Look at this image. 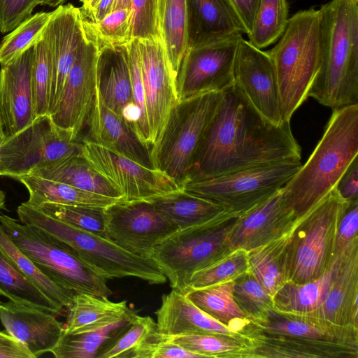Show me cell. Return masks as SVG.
<instances>
[{
	"mask_svg": "<svg viewBox=\"0 0 358 358\" xmlns=\"http://www.w3.org/2000/svg\"><path fill=\"white\" fill-rule=\"evenodd\" d=\"M301 155L289 122L275 124L265 118L234 84L222 92L186 182Z\"/></svg>",
	"mask_w": 358,
	"mask_h": 358,
	"instance_id": "1",
	"label": "cell"
},
{
	"mask_svg": "<svg viewBox=\"0 0 358 358\" xmlns=\"http://www.w3.org/2000/svg\"><path fill=\"white\" fill-rule=\"evenodd\" d=\"M320 68L308 93L332 110L358 103V0L322 5Z\"/></svg>",
	"mask_w": 358,
	"mask_h": 358,
	"instance_id": "2",
	"label": "cell"
},
{
	"mask_svg": "<svg viewBox=\"0 0 358 358\" xmlns=\"http://www.w3.org/2000/svg\"><path fill=\"white\" fill-rule=\"evenodd\" d=\"M357 155L358 103L333 110L310 157L282 187L299 220L335 187Z\"/></svg>",
	"mask_w": 358,
	"mask_h": 358,
	"instance_id": "3",
	"label": "cell"
},
{
	"mask_svg": "<svg viewBox=\"0 0 358 358\" xmlns=\"http://www.w3.org/2000/svg\"><path fill=\"white\" fill-rule=\"evenodd\" d=\"M322 36L320 9L299 10L289 18L276 45L269 51L277 78L283 122L308 97L320 68Z\"/></svg>",
	"mask_w": 358,
	"mask_h": 358,
	"instance_id": "4",
	"label": "cell"
},
{
	"mask_svg": "<svg viewBox=\"0 0 358 358\" xmlns=\"http://www.w3.org/2000/svg\"><path fill=\"white\" fill-rule=\"evenodd\" d=\"M17 214L21 223L46 231L106 280L131 277L151 285L167 281L152 259L134 255L105 237L71 226L26 202L17 207Z\"/></svg>",
	"mask_w": 358,
	"mask_h": 358,
	"instance_id": "5",
	"label": "cell"
},
{
	"mask_svg": "<svg viewBox=\"0 0 358 358\" xmlns=\"http://www.w3.org/2000/svg\"><path fill=\"white\" fill-rule=\"evenodd\" d=\"M237 217L225 213L203 224L178 229L155 248L150 258L172 289L185 293L195 272L234 251L230 234Z\"/></svg>",
	"mask_w": 358,
	"mask_h": 358,
	"instance_id": "6",
	"label": "cell"
},
{
	"mask_svg": "<svg viewBox=\"0 0 358 358\" xmlns=\"http://www.w3.org/2000/svg\"><path fill=\"white\" fill-rule=\"evenodd\" d=\"M348 202L334 187L297 221L286 248L287 281H313L331 265L337 229Z\"/></svg>",
	"mask_w": 358,
	"mask_h": 358,
	"instance_id": "7",
	"label": "cell"
},
{
	"mask_svg": "<svg viewBox=\"0 0 358 358\" xmlns=\"http://www.w3.org/2000/svg\"><path fill=\"white\" fill-rule=\"evenodd\" d=\"M222 95V92H209L179 101L153 152L154 168L181 188L193 169Z\"/></svg>",
	"mask_w": 358,
	"mask_h": 358,
	"instance_id": "8",
	"label": "cell"
},
{
	"mask_svg": "<svg viewBox=\"0 0 358 358\" xmlns=\"http://www.w3.org/2000/svg\"><path fill=\"white\" fill-rule=\"evenodd\" d=\"M0 223L16 247L57 284L74 293L107 297L113 294L106 278L46 231L2 213Z\"/></svg>",
	"mask_w": 358,
	"mask_h": 358,
	"instance_id": "9",
	"label": "cell"
},
{
	"mask_svg": "<svg viewBox=\"0 0 358 358\" xmlns=\"http://www.w3.org/2000/svg\"><path fill=\"white\" fill-rule=\"evenodd\" d=\"M301 165L300 159L281 160L212 178L189 180L182 189L238 217L282 188Z\"/></svg>",
	"mask_w": 358,
	"mask_h": 358,
	"instance_id": "10",
	"label": "cell"
},
{
	"mask_svg": "<svg viewBox=\"0 0 358 358\" xmlns=\"http://www.w3.org/2000/svg\"><path fill=\"white\" fill-rule=\"evenodd\" d=\"M82 150V141L60 131L49 115L38 116L0 145V176L18 179L37 166L80 154Z\"/></svg>",
	"mask_w": 358,
	"mask_h": 358,
	"instance_id": "11",
	"label": "cell"
},
{
	"mask_svg": "<svg viewBox=\"0 0 358 358\" xmlns=\"http://www.w3.org/2000/svg\"><path fill=\"white\" fill-rule=\"evenodd\" d=\"M84 36L61 97L49 115L55 125L71 139L78 136L92 110L97 91L99 45L83 15Z\"/></svg>",
	"mask_w": 358,
	"mask_h": 358,
	"instance_id": "12",
	"label": "cell"
},
{
	"mask_svg": "<svg viewBox=\"0 0 358 358\" xmlns=\"http://www.w3.org/2000/svg\"><path fill=\"white\" fill-rule=\"evenodd\" d=\"M104 211L106 238L142 257L150 258L162 241L178 230L148 199H121Z\"/></svg>",
	"mask_w": 358,
	"mask_h": 358,
	"instance_id": "13",
	"label": "cell"
},
{
	"mask_svg": "<svg viewBox=\"0 0 358 358\" xmlns=\"http://www.w3.org/2000/svg\"><path fill=\"white\" fill-rule=\"evenodd\" d=\"M241 34L188 48L176 76L178 100L223 92L234 85V61Z\"/></svg>",
	"mask_w": 358,
	"mask_h": 358,
	"instance_id": "14",
	"label": "cell"
},
{
	"mask_svg": "<svg viewBox=\"0 0 358 358\" xmlns=\"http://www.w3.org/2000/svg\"><path fill=\"white\" fill-rule=\"evenodd\" d=\"M81 141L84 157L121 194L123 200L148 199L181 189L159 170L143 166L91 139Z\"/></svg>",
	"mask_w": 358,
	"mask_h": 358,
	"instance_id": "15",
	"label": "cell"
},
{
	"mask_svg": "<svg viewBox=\"0 0 358 358\" xmlns=\"http://www.w3.org/2000/svg\"><path fill=\"white\" fill-rule=\"evenodd\" d=\"M138 44L152 157L179 101L176 78L161 38L138 40Z\"/></svg>",
	"mask_w": 358,
	"mask_h": 358,
	"instance_id": "16",
	"label": "cell"
},
{
	"mask_svg": "<svg viewBox=\"0 0 358 358\" xmlns=\"http://www.w3.org/2000/svg\"><path fill=\"white\" fill-rule=\"evenodd\" d=\"M234 84L252 106L275 124L283 122L275 68L267 51L241 38L234 61Z\"/></svg>",
	"mask_w": 358,
	"mask_h": 358,
	"instance_id": "17",
	"label": "cell"
},
{
	"mask_svg": "<svg viewBox=\"0 0 358 358\" xmlns=\"http://www.w3.org/2000/svg\"><path fill=\"white\" fill-rule=\"evenodd\" d=\"M34 44L1 64L0 115L6 138L16 134L37 117L32 83Z\"/></svg>",
	"mask_w": 358,
	"mask_h": 358,
	"instance_id": "18",
	"label": "cell"
},
{
	"mask_svg": "<svg viewBox=\"0 0 358 358\" xmlns=\"http://www.w3.org/2000/svg\"><path fill=\"white\" fill-rule=\"evenodd\" d=\"M298 220L281 188L237 217L230 234L231 247L248 252L289 232Z\"/></svg>",
	"mask_w": 358,
	"mask_h": 358,
	"instance_id": "19",
	"label": "cell"
},
{
	"mask_svg": "<svg viewBox=\"0 0 358 358\" xmlns=\"http://www.w3.org/2000/svg\"><path fill=\"white\" fill-rule=\"evenodd\" d=\"M53 64L50 94V115L56 107L84 36L80 8L71 3L59 5L52 11L45 27Z\"/></svg>",
	"mask_w": 358,
	"mask_h": 358,
	"instance_id": "20",
	"label": "cell"
},
{
	"mask_svg": "<svg viewBox=\"0 0 358 358\" xmlns=\"http://www.w3.org/2000/svg\"><path fill=\"white\" fill-rule=\"evenodd\" d=\"M55 315L13 302H0V321L6 331L21 342L35 358L53 349L61 338L64 324Z\"/></svg>",
	"mask_w": 358,
	"mask_h": 358,
	"instance_id": "21",
	"label": "cell"
},
{
	"mask_svg": "<svg viewBox=\"0 0 358 358\" xmlns=\"http://www.w3.org/2000/svg\"><path fill=\"white\" fill-rule=\"evenodd\" d=\"M358 347V329L337 326L310 316L268 311L262 320L250 322L246 331Z\"/></svg>",
	"mask_w": 358,
	"mask_h": 358,
	"instance_id": "22",
	"label": "cell"
},
{
	"mask_svg": "<svg viewBox=\"0 0 358 358\" xmlns=\"http://www.w3.org/2000/svg\"><path fill=\"white\" fill-rule=\"evenodd\" d=\"M97 87L104 103L136 132L138 117L125 45L99 47Z\"/></svg>",
	"mask_w": 358,
	"mask_h": 358,
	"instance_id": "23",
	"label": "cell"
},
{
	"mask_svg": "<svg viewBox=\"0 0 358 358\" xmlns=\"http://www.w3.org/2000/svg\"><path fill=\"white\" fill-rule=\"evenodd\" d=\"M186 1L187 49L246 34L229 0Z\"/></svg>",
	"mask_w": 358,
	"mask_h": 358,
	"instance_id": "24",
	"label": "cell"
},
{
	"mask_svg": "<svg viewBox=\"0 0 358 358\" xmlns=\"http://www.w3.org/2000/svg\"><path fill=\"white\" fill-rule=\"evenodd\" d=\"M87 122L92 141L143 166L155 169L150 150L131 127L104 103L98 87Z\"/></svg>",
	"mask_w": 358,
	"mask_h": 358,
	"instance_id": "25",
	"label": "cell"
},
{
	"mask_svg": "<svg viewBox=\"0 0 358 358\" xmlns=\"http://www.w3.org/2000/svg\"><path fill=\"white\" fill-rule=\"evenodd\" d=\"M157 329L166 336L221 334L236 336L228 327L196 306L184 293L172 289L164 294L155 310Z\"/></svg>",
	"mask_w": 358,
	"mask_h": 358,
	"instance_id": "26",
	"label": "cell"
},
{
	"mask_svg": "<svg viewBox=\"0 0 358 358\" xmlns=\"http://www.w3.org/2000/svg\"><path fill=\"white\" fill-rule=\"evenodd\" d=\"M305 316L358 329V246L341 257L336 277L322 306Z\"/></svg>",
	"mask_w": 358,
	"mask_h": 358,
	"instance_id": "27",
	"label": "cell"
},
{
	"mask_svg": "<svg viewBox=\"0 0 358 358\" xmlns=\"http://www.w3.org/2000/svg\"><path fill=\"white\" fill-rule=\"evenodd\" d=\"M250 347V357L358 358V347L326 343L256 331L243 334Z\"/></svg>",
	"mask_w": 358,
	"mask_h": 358,
	"instance_id": "28",
	"label": "cell"
},
{
	"mask_svg": "<svg viewBox=\"0 0 358 358\" xmlns=\"http://www.w3.org/2000/svg\"><path fill=\"white\" fill-rule=\"evenodd\" d=\"M64 334H76L96 330L114 322L131 319L136 313L126 301L114 302L107 296L87 293H75L66 308Z\"/></svg>",
	"mask_w": 358,
	"mask_h": 358,
	"instance_id": "29",
	"label": "cell"
},
{
	"mask_svg": "<svg viewBox=\"0 0 358 358\" xmlns=\"http://www.w3.org/2000/svg\"><path fill=\"white\" fill-rule=\"evenodd\" d=\"M341 258H335L318 278L305 283L285 282L272 296L273 309L278 313L309 315L326 299L336 277Z\"/></svg>",
	"mask_w": 358,
	"mask_h": 358,
	"instance_id": "30",
	"label": "cell"
},
{
	"mask_svg": "<svg viewBox=\"0 0 358 358\" xmlns=\"http://www.w3.org/2000/svg\"><path fill=\"white\" fill-rule=\"evenodd\" d=\"M28 175L42 177L83 190L123 199L121 194L91 166L83 153L73 155L37 166Z\"/></svg>",
	"mask_w": 358,
	"mask_h": 358,
	"instance_id": "31",
	"label": "cell"
},
{
	"mask_svg": "<svg viewBox=\"0 0 358 358\" xmlns=\"http://www.w3.org/2000/svg\"><path fill=\"white\" fill-rule=\"evenodd\" d=\"M148 200L178 229L201 224L228 213L213 202L182 188Z\"/></svg>",
	"mask_w": 358,
	"mask_h": 358,
	"instance_id": "32",
	"label": "cell"
},
{
	"mask_svg": "<svg viewBox=\"0 0 358 358\" xmlns=\"http://www.w3.org/2000/svg\"><path fill=\"white\" fill-rule=\"evenodd\" d=\"M17 180L29 192V198L25 202L33 207L43 203H52L106 208L122 199L83 190L61 182L32 175H26Z\"/></svg>",
	"mask_w": 358,
	"mask_h": 358,
	"instance_id": "33",
	"label": "cell"
},
{
	"mask_svg": "<svg viewBox=\"0 0 358 358\" xmlns=\"http://www.w3.org/2000/svg\"><path fill=\"white\" fill-rule=\"evenodd\" d=\"M185 294L200 309L237 334H242L250 322L234 299L233 280L190 289Z\"/></svg>",
	"mask_w": 358,
	"mask_h": 358,
	"instance_id": "34",
	"label": "cell"
},
{
	"mask_svg": "<svg viewBox=\"0 0 358 358\" xmlns=\"http://www.w3.org/2000/svg\"><path fill=\"white\" fill-rule=\"evenodd\" d=\"M157 14L160 38L176 78L187 49V1L157 0Z\"/></svg>",
	"mask_w": 358,
	"mask_h": 358,
	"instance_id": "35",
	"label": "cell"
},
{
	"mask_svg": "<svg viewBox=\"0 0 358 358\" xmlns=\"http://www.w3.org/2000/svg\"><path fill=\"white\" fill-rule=\"evenodd\" d=\"M291 231L247 252L249 271L271 296L287 282L286 248Z\"/></svg>",
	"mask_w": 358,
	"mask_h": 358,
	"instance_id": "36",
	"label": "cell"
},
{
	"mask_svg": "<svg viewBox=\"0 0 358 358\" xmlns=\"http://www.w3.org/2000/svg\"><path fill=\"white\" fill-rule=\"evenodd\" d=\"M0 295L57 315L62 311L16 266L0 247Z\"/></svg>",
	"mask_w": 358,
	"mask_h": 358,
	"instance_id": "37",
	"label": "cell"
},
{
	"mask_svg": "<svg viewBox=\"0 0 358 358\" xmlns=\"http://www.w3.org/2000/svg\"><path fill=\"white\" fill-rule=\"evenodd\" d=\"M166 337L202 357H250L251 347L243 335L199 334Z\"/></svg>",
	"mask_w": 358,
	"mask_h": 358,
	"instance_id": "38",
	"label": "cell"
},
{
	"mask_svg": "<svg viewBox=\"0 0 358 358\" xmlns=\"http://www.w3.org/2000/svg\"><path fill=\"white\" fill-rule=\"evenodd\" d=\"M132 317L94 331L63 333L50 352L56 358H96L102 347L129 325Z\"/></svg>",
	"mask_w": 358,
	"mask_h": 358,
	"instance_id": "39",
	"label": "cell"
},
{
	"mask_svg": "<svg viewBox=\"0 0 358 358\" xmlns=\"http://www.w3.org/2000/svg\"><path fill=\"white\" fill-rule=\"evenodd\" d=\"M287 0H260L250 32L248 42L262 49L276 42L284 33L289 20Z\"/></svg>",
	"mask_w": 358,
	"mask_h": 358,
	"instance_id": "40",
	"label": "cell"
},
{
	"mask_svg": "<svg viewBox=\"0 0 358 358\" xmlns=\"http://www.w3.org/2000/svg\"><path fill=\"white\" fill-rule=\"evenodd\" d=\"M0 247L19 269L60 309L63 310L70 305L75 293L57 284L43 273L31 259L12 242L1 223Z\"/></svg>",
	"mask_w": 358,
	"mask_h": 358,
	"instance_id": "41",
	"label": "cell"
},
{
	"mask_svg": "<svg viewBox=\"0 0 358 358\" xmlns=\"http://www.w3.org/2000/svg\"><path fill=\"white\" fill-rule=\"evenodd\" d=\"M233 296L250 322L262 320L273 308L272 296L250 271L233 280Z\"/></svg>",
	"mask_w": 358,
	"mask_h": 358,
	"instance_id": "42",
	"label": "cell"
},
{
	"mask_svg": "<svg viewBox=\"0 0 358 358\" xmlns=\"http://www.w3.org/2000/svg\"><path fill=\"white\" fill-rule=\"evenodd\" d=\"M157 331L150 316L135 314L129 325L106 343L96 358L130 357L134 350Z\"/></svg>",
	"mask_w": 358,
	"mask_h": 358,
	"instance_id": "43",
	"label": "cell"
},
{
	"mask_svg": "<svg viewBox=\"0 0 358 358\" xmlns=\"http://www.w3.org/2000/svg\"><path fill=\"white\" fill-rule=\"evenodd\" d=\"M52 74V54L43 30L34 44L32 64V83L36 117L48 115Z\"/></svg>",
	"mask_w": 358,
	"mask_h": 358,
	"instance_id": "44",
	"label": "cell"
},
{
	"mask_svg": "<svg viewBox=\"0 0 358 358\" xmlns=\"http://www.w3.org/2000/svg\"><path fill=\"white\" fill-rule=\"evenodd\" d=\"M35 208L76 228L106 238L105 208L52 203H43Z\"/></svg>",
	"mask_w": 358,
	"mask_h": 358,
	"instance_id": "45",
	"label": "cell"
},
{
	"mask_svg": "<svg viewBox=\"0 0 358 358\" xmlns=\"http://www.w3.org/2000/svg\"><path fill=\"white\" fill-rule=\"evenodd\" d=\"M248 271L247 252L242 249L235 250L224 258L195 272L190 278L187 291L233 280Z\"/></svg>",
	"mask_w": 358,
	"mask_h": 358,
	"instance_id": "46",
	"label": "cell"
},
{
	"mask_svg": "<svg viewBox=\"0 0 358 358\" xmlns=\"http://www.w3.org/2000/svg\"><path fill=\"white\" fill-rule=\"evenodd\" d=\"M51 12L31 15L6 35L0 43V64H3L33 45L41 37Z\"/></svg>",
	"mask_w": 358,
	"mask_h": 358,
	"instance_id": "47",
	"label": "cell"
},
{
	"mask_svg": "<svg viewBox=\"0 0 358 358\" xmlns=\"http://www.w3.org/2000/svg\"><path fill=\"white\" fill-rule=\"evenodd\" d=\"M125 46L131 76L133 103L138 117L136 134L151 153L150 130L146 113L138 40L132 39Z\"/></svg>",
	"mask_w": 358,
	"mask_h": 358,
	"instance_id": "48",
	"label": "cell"
},
{
	"mask_svg": "<svg viewBox=\"0 0 358 358\" xmlns=\"http://www.w3.org/2000/svg\"><path fill=\"white\" fill-rule=\"evenodd\" d=\"M87 20L96 36L99 47L124 45L133 39L130 10L128 8H115L94 22Z\"/></svg>",
	"mask_w": 358,
	"mask_h": 358,
	"instance_id": "49",
	"label": "cell"
},
{
	"mask_svg": "<svg viewBox=\"0 0 358 358\" xmlns=\"http://www.w3.org/2000/svg\"><path fill=\"white\" fill-rule=\"evenodd\" d=\"M130 20L133 39H160L157 0H131Z\"/></svg>",
	"mask_w": 358,
	"mask_h": 358,
	"instance_id": "50",
	"label": "cell"
},
{
	"mask_svg": "<svg viewBox=\"0 0 358 358\" xmlns=\"http://www.w3.org/2000/svg\"><path fill=\"white\" fill-rule=\"evenodd\" d=\"M201 357L200 355L186 350L158 331L137 347L131 355V358Z\"/></svg>",
	"mask_w": 358,
	"mask_h": 358,
	"instance_id": "51",
	"label": "cell"
},
{
	"mask_svg": "<svg viewBox=\"0 0 358 358\" xmlns=\"http://www.w3.org/2000/svg\"><path fill=\"white\" fill-rule=\"evenodd\" d=\"M358 201H349L336 232L334 259L341 258L358 246Z\"/></svg>",
	"mask_w": 358,
	"mask_h": 358,
	"instance_id": "52",
	"label": "cell"
},
{
	"mask_svg": "<svg viewBox=\"0 0 358 358\" xmlns=\"http://www.w3.org/2000/svg\"><path fill=\"white\" fill-rule=\"evenodd\" d=\"M36 0H0V32H10L31 16Z\"/></svg>",
	"mask_w": 358,
	"mask_h": 358,
	"instance_id": "53",
	"label": "cell"
},
{
	"mask_svg": "<svg viewBox=\"0 0 358 358\" xmlns=\"http://www.w3.org/2000/svg\"><path fill=\"white\" fill-rule=\"evenodd\" d=\"M335 189L345 201H358V157L355 158L346 169Z\"/></svg>",
	"mask_w": 358,
	"mask_h": 358,
	"instance_id": "54",
	"label": "cell"
},
{
	"mask_svg": "<svg viewBox=\"0 0 358 358\" xmlns=\"http://www.w3.org/2000/svg\"><path fill=\"white\" fill-rule=\"evenodd\" d=\"M0 358H35L28 349L6 331H0Z\"/></svg>",
	"mask_w": 358,
	"mask_h": 358,
	"instance_id": "55",
	"label": "cell"
},
{
	"mask_svg": "<svg viewBox=\"0 0 358 358\" xmlns=\"http://www.w3.org/2000/svg\"><path fill=\"white\" fill-rule=\"evenodd\" d=\"M238 15L248 34L252 27L260 0H229Z\"/></svg>",
	"mask_w": 358,
	"mask_h": 358,
	"instance_id": "56",
	"label": "cell"
},
{
	"mask_svg": "<svg viewBox=\"0 0 358 358\" xmlns=\"http://www.w3.org/2000/svg\"><path fill=\"white\" fill-rule=\"evenodd\" d=\"M66 0H36L38 5H45L50 7H57Z\"/></svg>",
	"mask_w": 358,
	"mask_h": 358,
	"instance_id": "57",
	"label": "cell"
},
{
	"mask_svg": "<svg viewBox=\"0 0 358 358\" xmlns=\"http://www.w3.org/2000/svg\"><path fill=\"white\" fill-rule=\"evenodd\" d=\"M131 0H115L113 10L117 8H126L130 10Z\"/></svg>",
	"mask_w": 358,
	"mask_h": 358,
	"instance_id": "58",
	"label": "cell"
},
{
	"mask_svg": "<svg viewBox=\"0 0 358 358\" xmlns=\"http://www.w3.org/2000/svg\"><path fill=\"white\" fill-rule=\"evenodd\" d=\"M6 197L5 192L0 189V210L5 208Z\"/></svg>",
	"mask_w": 358,
	"mask_h": 358,
	"instance_id": "59",
	"label": "cell"
},
{
	"mask_svg": "<svg viewBox=\"0 0 358 358\" xmlns=\"http://www.w3.org/2000/svg\"><path fill=\"white\" fill-rule=\"evenodd\" d=\"M5 138H6V136H5V133H4L3 125L1 117L0 115V145L3 142Z\"/></svg>",
	"mask_w": 358,
	"mask_h": 358,
	"instance_id": "60",
	"label": "cell"
}]
</instances>
